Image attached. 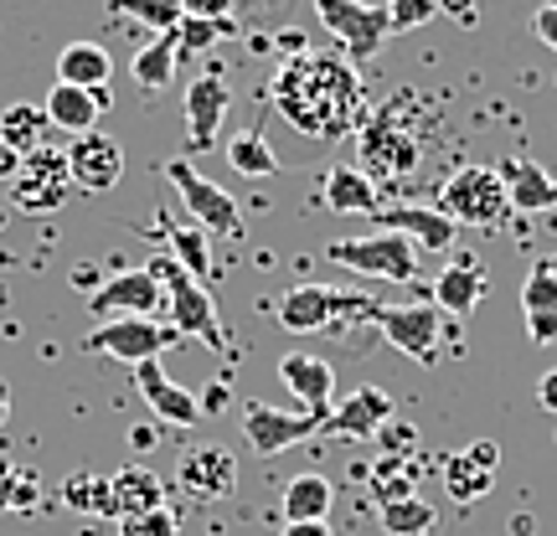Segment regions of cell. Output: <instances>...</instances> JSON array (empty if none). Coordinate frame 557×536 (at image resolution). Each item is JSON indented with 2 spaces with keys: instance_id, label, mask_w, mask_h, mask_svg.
Masks as SVG:
<instances>
[{
  "instance_id": "obj_1",
  "label": "cell",
  "mask_w": 557,
  "mask_h": 536,
  "mask_svg": "<svg viewBox=\"0 0 557 536\" xmlns=\"http://www.w3.org/2000/svg\"><path fill=\"white\" fill-rule=\"evenodd\" d=\"M274 103L278 114L295 124L305 139H341L357 135L367 99H361L357 73L341 58H315V52H295L274 73Z\"/></svg>"
},
{
  "instance_id": "obj_2",
  "label": "cell",
  "mask_w": 557,
  "mask_h": 536,
  "mask_svg": "<svg viewBox=\"0 0 557 536\" xmlns=\"http://www.w3.org/2000/svg\"><path fill=\"white\" fill-rule=\"evenodd\" d=\"M429 99H418V94H408V99H387L372 114V120H361L357 129V150H361V171L372 180H408L423 171V135H429V124H418L413 114L423 109Z\"/></svg>"
},
{
  "instance_id": "obj_3",
  "label": "cell",
  "mask_w": 557,
  "mask_h": 536,
  "mask_svg": "<svg viewBox=\"0 0 557 536\" xmlns=\"http://www.w3.org/2000/svg\"><path fill=\"white\" fill-rule=\"evenodd\" d=\"M150 269H156L160 289H165V315H171V325H176V336L207 346L212 357H233V340L222 336V320H218V304H212V289H207L201 278L186 274L176 259H156Z\"/></svg>"
},
{
  "instance_id": "obj_4",
  "label": "cell",
  "mask_w": 557,
  "mask_h": 536,
  "mask_svg": "<svg viewBox=\"0 0 557 536\" xmlns=\"http://www.w3.org/2000/svg\"><path fill=\"white\" fill-rule=\"evenodd\" d=\"M278 331L289 336H331L346 320L377 315V299L357 295V289H331V284H295L289 295L278 299Z\"/></svg>"
},
{
  "instance_id": "obj_5",
  "label": "cell",
  "mask_w": 557,
  "mask_h": 536,
  "mask_svg": "<svg viewBox=\"0 0 557 536\" xmlns=\"http://www.w3.org/2000/svg\"><path fill=\"white\" fill-rule=\"evenodd\" d=\"M438 212L455 227H480V233L506 227L511 222V197H506L500 171L496 165H459L438 191Z\"/></svg>"
},
{
  "instance_id": "obj_6",
  "label": "cell",
  "mask_w": 557,
  "mask_h": 536,
  "mask_svg": "<svg viewBox=\"0 0 557 536\" xmlns=\"http://www.w3.org/2000/svg\"><path fill=\"white\" fill-rule=\"evenodd\" d=\"M165 180L176 186V197L181 207L191 212V222H197L201 233H218V238H243V212H238V201L222 191L218 180H207L191 165V160H165Z\"/></svg>"
},
{
  "instance_id": "obj_7",
  "label": "cell",
  "mask_w": 557,
  "mask_h": 536,
  "mask_svg": "<svg viewBox=\"0 0 557 536\" xmlns=\"http://www.w3.org/2000/svg\"><path fill=\"white\" fill-rule=\"evenodd\" d=\"M73 197V171H67V155L62 150H32L21 155V171L11 180V207L26 212V217H52L62 212Z\"/></svg>"
},
{
  "instance_id": "obj_8",
  "label": "cell",
  "mask_w": 557,
  "mask_h": 536,
  "mask_svg": "<svg viewBox=\"0 0 557 536\" xmlns=\"http://www.w3.org/2000/svg\"><path fill=\"white\" fill-rule=\"evenodd\" d=\"M325 259L351 269L361 278H393V284H408L418 278V248L403 233H372V238H341L325 248Z\"/></svg>"
},
{
  "instance_id": "obj_9",
  "label": "cell",
  "mask_w": 557,
  "mask_h": 536,
  "mask_svg": "<svg viewBox=\"0 0 557 536\" xmlns=\"http://www.w3.org/2000/svg\"><path fill=\"white\" fill-rule=\"evenodd\" d=\"M176 325L171 320H103L83 336V351L88 357H114V361H160L171 346H176Z\"/></svg>"
},
{
  "instance_id": "obj_10",
  "label": "cell",
  "mask_w": 557,
  "mask_h": 536,
  "mask_svg": "<svg viewBox=\"0 0 557 536\" xmlns=\"http://www.w3.org/2000/svg\"><path fill=\"white\" fill-rule=\"evenodd\" d=\"M160 304H165V289H160L156 269H124V274L88 289L94 325H103V320H160Z\"/></svg>"
},
{
  "instance_id": "obj_11",
  "label": "cell",
  "mask_w": 557,
  "mask_h": 536,
  "mask_svg": "<svg viewBox=\"0 0 557 536\" xmlns=\"http://www.w3.org/2000/svg\"><path fill=\"white\" fill-rule=\"evenodd\" d=\"M315 5L320 26L351 52V58H377L393 21H387V5H367V0H310Z\"/></svg>"
},
{
  "instance_id": "obj_12",
  "label": "cell",
  "mask_w": 557,
  "mask_h": 536,
  "mask_svg": "<svg viewBox=\"0 0 557 536\" xmlns=\"http://www.w3.org/2000/svg\"><path fill=\"white\" fill-rule=\"evenodd\" d=\"M377 331L387 346H398L413 361H438V340H444V310L434 299L429 304H377Z\"/></svg>"
},
{
  "instance_id": "obj_13",
  "label": "cell",
  "mask_w": 557,
  "mask_h": 536,
  "mask_svg": "<svg viewBox=\"0 0 557 536\" xmlns=\"http://www.w3.org/2000/svg\"><path fill=\"white\" fill-rule=\"evenodd\" d=\"M238 423H243V438H248V449L263 459L284 454V449H295V444H305L310 434H320V417L310 413H284V408H269V402L248 398L238 408Z\"/></svg>"
},
{
  "instance_id": "obj_14",
  "label": "cell",
  "mask_w": 557,
  "mask_h": 536,
  "mask_svg": "<svg viewBox=\"0 0 557 536\" xmlns=\"http://www.w3.org/2000/svg\"><path fill=\"white\" fill-rule=\"evenodd\" d=\"M176 485H181V496H191L197 506H218L238 485V459H233V449H222V444H197V449L181 454Z\"/></svg>"
},
{
  "instance_id": "obj_15",
  "label": "cell",
  "mask_w": 557,
  "mask_h": 536,
  "mask_svg": "<svg viewBox=\"0 0 557 536\" xmlns=\"http://www.w3.org/2000/svg\"><path fill=\"white\" fill-rule=\"evenodd\" d=\"M496 475H500V449L491 438H475V444H465L455 454H444V464H438L444 496L455 506H475L480 496H491Z\"/></svg>"
},
{
  "instance_id": "obj_16",
  "label": "cell",
  "mask_w": 557,
  "mask_h": 536,
  "mask_svg": "<svg viewBox=\"0 0 557 536\" xmlns=\"http://www.w3.org/2000/svg\"><path fill=\"white\" fill-rule=\"evenodd\" d=\"M62 155H67V171H73V186H78V191H114L124 176V145L99 135V129L73 135Z\"/></svg>"
},
{
  "instance_id": "obj_17",
  "label": "cell",
  "mask_w": 557,
  "mask_h": 536,
  "mask_svg": "<svg viewBox=\"0 0 557 536\" xmlns=\"http://www.w3.org/2000/svg\"><path fill=\"white\" fill-rule=\"evenodd\" d=\"M227 103H233V94H227V78H222V73H201V78L186 83V103H181V109H186V139H191L197 155H207V150L218 145Z\"/></svg>"
},
{
  "instance_id": "obj_18",
  "label": "cell",
  "mask_w": 557,
  "mask_h": 536,
  "mask_svg": "<svg viewBox=\"0 0 557 536\" xmlns=\"http://www.w3.org/2000/svg\"><path fill=\"white\" fill-rule=\"evenodd\" d=\"M393 398L382 392V387H357V392H346V398L331 408V417L320 423V434L331 438H377L387 423H393Z\"/></svg>"
},
{
  "instance_id": "obj_19",
  "label": "cell",
  "mask_w": 557,
  "mask_h": 536,
  "mask_svg": "<svg viewBox=\"0 0 557 536\" xmlns=\"http://www.w3.org/2000/svg\"><path fill=\"white\" fill-rule=\"evenodd\" d=\"M372 217H377L382 233H403L418 253H449V248H455V233H459L438 207H377Z\"/></svg>"
},
{
  "instance_id": "obj_20",
  "label": "cell",
  "mask_w": 557,
  "mask_h": 536,
  "mask_svg": "<svg viewBox=\"0 0 557 536\" xmlns=\"http://www.w3.org/2000/svg\"><path fill=\"white\" fill-rule=\"evenodd\" d=\"M135 387H139V398H145V408H150L160 423H171V428H191V423L201 417V398L197 392H186V387H176V382L165 377L160 361H139Z\"/></svg>"
},
{
  "instance_id": "obj_21",
  "label": "cell",
  "mask_w": 557,
  "mask_h": 536,
  "mask_svg": "<svg viewBox=\"0 0 557 536\" xmlns=\"http://www.w3.org/2000/svg\"><path fill=\"white\" fill-rule=\"evenodd\" d=\"M278 377H284V387L299 398V408L310 417H331V408H336V372L325 366L320 357H305V351H289V357L278 361Z\"/></svg>"
},
{
  "instance_id": "obj_22",
  "label": "cell",
  "mask_w": 557,
  "mask_h": 536,
  "mask_svg": "<svg viewBox=\"0 0 557 536\" xmlns=\"http://www.w3.org/2000/svg\"><path fill=\"white\" fill-rule=\"evenodd\" d=\"M521 315H527V336L532 346H553L557 340V269L537 263L527 284H521Z\"/></svg>"
},
{
  "instance_id": "obj_23",
  "label": "cell",
  "mask_w": 557,
  "mask_h": 536,
  "mask_svg": "<svg viewBox=\"0 0 557 536\" xmlns=\"http://www.w3.org/2000/svg\"><path fill=\"white\" fill-rule=\"evenodd\" d=\"M320 197L325 207L336 212V217H372L382 201H377V180L367 176L361 165H331L325 171V186H320Z\"/></svg>"
},
{
  "instance_id": "obj_24",
  "label": "cell",
  "mask_w": 557,
  "mask_h": 536,
  "mask_svg": "<svg viewBox=\"0 0 557 536\" xmlns=\"http://www.w3.org/2000/svg\"><path fill=\"white\" fill-rule=\"evenodd\" d=\"M109 496H114V516H145V511H160L165 506V479L145 464H124L109 475Z\"/></svg>"
},
{
  "instance_id": "obj_25",
  "label": "cell",
  "mask_w": 557,
  "mask_h": 536,
  "mask_svg": "<svg viewBox=\"0 0 557 536\" xmlns=\"http://www.w3.org/2000/svg\"><path fill=\"white\" fill-rule=\"evenodd\" d=\"M103 94H94V88H73V83H52V94H47V103H41V114H47V124H58V129H67V135H88L94 124H99L103 114Z\"/></svg>"
},
{
  "instance_id": "obj_26",
  "label": "cell",
  "mask_w": 557,
  "mask_h": 536,
  "mask_svg": "<svg viewBox=\"0 0 557 536\" xmlns=\"http://www.w3.org/2000/svg\"><path fill=\"white\" fill-rule=\"evenodd\" d=\"M496 171L506 180L511 212H547V207H557V180L542 171L537 160H500Z\"/></svg>"
},
{
  "instance_id": "obj_27",
  "label": "cell",
  "mask_w": 557,
  "mask_h": 536,
  "mask_svg": "<svg viewBox=\"0 0 557 536\" xmlns=\"http://www.w3.org/2000/svg\"><path fill=\"white\" fill-rule=\"evenodd\" d=\"M109 73H114V58L103 52L99 41H73V47H62L58 83H73V88H94V94H103Z\"/></svg>"
},
{
  "instance_id": "obj_28",
  "label": "cell",
  "mask_w": 557,
  "mask_h": 536,
  "mask_svg": "<svg viewBox=\"0 0 557 536\" xmlns=\"http://www.w3.org/2000/svg\"><path fill=\"white\" fill-rule=\"evenodd\" d=\"M336 506V485L325 475H295L284 485V521H325Z\"/></svg>"
},
{
  "instance_id": "obj_29",
  "label": "cell",
  "mask_w": 557,
  "mask_h": 536,
  "mask_svg": "<svg viewBox=\"0 0 557 536\" xmlns=\"http://www.w3.org/2000/svg\"><path fill=\"white\" fill-rule=\"evenodd\" d=\"M480 299H485V274H480L475 263H455V269H444L434 284V304L444 315H470Z\"/></svg>"
},
{
  "instance_id": "obj_30",
  "label": "cell",
  "mask_w": 557,
  "mask_h": 536,
  "mask_svg": "<svg viewBox=\"0 0 557 536\" xmlns=\"http://www.w3.org/2000/svg\"><path fill=\"white\" fill-rule=\"evenodd\" d=\"M227 165H233L238 176H248V180H263V176H274L278 171V155H274V145H269L259 129H243V135L227 139Z\"/></svg>"
},
{
  "instance_id": "obj_31",
  "label": "cell",
  "mask_w": 557,
  "mask_h": 536,
  "mask_svg": "<svg viewBox=\"0 0 557 536\" xmlns=\"http://www.w3.org/2000/svg\"><path fill=\"white\" fill-rule=\"evenodd\" d=\"M41 129H47L41 103H11V109L0 114V145H11L16 155H32V150H41Z\"/></svg>"
},
{
  "instance_id": "obj_32",
  "label": "cell",
  "mask_w": 557,
  "mask_h": 536,
  "mask_svg": "<svg viewBox=\"0 0 557 536\" xmlns=\"http://www.w3.org/2000/svg\"><path fill=\"white\" fill-rule=\"evenodd\" d=\"M377 521H382V532L387 536H429L434 532V521H438V511L429 506V500L408 496V500H387V506H377Z\"/></svg>"
},
{
  "instance_id": "obj_33",
  "label": "cell",
  "mask_w": 557,
  "mask_h": 536,
  "mask_svg": "<svg viewBox=\"0 0 557 536\" xmlns=\"http://www.w3.org/2000/svg\"><path fill=\"white\" fill-rule=\"evenodd\" d=\"M176 52H181L176 37L145 41V47L135 52V62H129V73H135L139 88H165V83H171V73H176Z\"/></svg>"
},
{
  "instance_id": "obj_34",
  "label": "cell",
  "mask_w": 557,
  "mask_h": 536,
  "mask_svg": "<svg viewBox=\"0 0 557 536\" xmlns=\"http://www.w3.org/2000/svg\"><path fill=\"white\" fill-rule=\"evenodd\" d=\"M165 242H171V259L186 269L191 278H212V248L201 238V227H176V222H165Z\"/></svg>"
},
{
  "instance_id": "obj_35",
  "label": "cell",
  "mask_w": 557,
  "mask_h": 536,
  "mask_svg": "<svg viewBox=\"0 0 557 536\" xmlns=\"http://www.w3.org/2000/svg\"><path fill=\"white\" fill-rule=\"evenodd\" d=\"M62 500L83 511V516H114V496H109V475H67L62 479Z\"/></svg>"
},
{
  "instance_id": "obj_36",
  "label": "cell",
  "mask_w": 557,
  "mask_h": 536,
  "mask_svg": "<svg viewBox=\"0 0 557 536\" xmlns=\"http://www.w3.org/2000/svg\"><path fill=\"white\" fill-rule=\"evenodd\" d=\"M37 496H41V479L32 475V470L0 459V511H5V516H21V511L37 506Z\"/></svg>"
},
{
  "instance_id": "obj_37",
  "label": "cell",
  "mask_w": 557,
  "mask_h": 536,
  "mask_svg": "<svg viewBox=\"0 0 557 536\" xmlns=\"http://www.w3.org/2000/svg\"><path fill=\"white\" fill-rule=\"evenodd\" d=\"M109 11H120V16H129V21H145V26H160V37H171L181 26L176 0H109Z\"/></svg>"
},
{
  "instance_id": "obj_38",
  "label": "cell",
  "mask_w": 557,
  "mask_h": 536,
  "mask_svg": "<svg viewBox=\"0 0 557 536\" xmlns=\"http://www.w3.org/2000/svg\"><path fill=\"white\" fill-rule=\"evenodd\" d=\"M372 485H377V506L408 500L413 496V464H403V454H387L377 470H372Z\"/></svg>"
},
{
  "instance_id": "obj_39",
  "label": "cell",
  "mask_w": 557,
  "mask_h": 536,
  "mask_svg": "<svg viewBox=\"0 0 557 536\" xmlns=\"http://www.w3.org/2000/svg\"><path fill=\"white\" fill-rule=\"evenodd\" d=\"M438 11H444V0H387L393 32H418V26H429Z\"/></svg>"
},
{
  "instance_id": "obj_40",
  "label": "cell",
  "mask_w": 557,
  "mask_h": 536,
  "mask_svg": "<svg viewBox=\"0 0 557 536\" xmlns=\"http://www.w3.org/2000/svg\"><path fill=\"white\" fill-rule=\"evenodd\" d=\"M120 536H181V521L171 506H160V511H145V516H124Z\"/></svg>"
},
{
  "instance_id": "obj_41",
  "label": "cell",
  "mask_w": 557,
  "mask_h": 536,
  "mask_svg": "<svg viewBox=\"0 0 557 536\" xmlns=\"http://www.w3.org/2000/svg\"><path fill=\"white\" fill-rule=\"evenodd\" d=\"M186 21H227L238 0H176Z\"/></svg>"
},
{
  "instance_id": "obj_42",
  "label": "cell",
  "mask_w": 557,
  "mask_h": 536,
  "mask_svg": "<svg viewBox=\"0 0 557 536\" xmlns=\"http://www.w3.org/2000/svg\"><path fill=\"white\" fill-rule=\"evenodd\" d=\"M222 32V21H186L181 16V26L171 32L176 41H191V47H212V37Z\"/></svg>"
},
{
  "instance_id": "obj_43",
  "label": "cell",
  "mask_w": 557,
  "mask_h": 536,
  "mask_svg": "<svg viewBox=\"0 0 557 536\" xmlns=\"http://www.w3.org/2000/svg\"><path fill=\"white\" fill-rule=\"evenodd\" d=\"M532 32H537V41L547 47V52H557V0L537 5V16H532Z\"/></svg>"
},
{
  "instance_id": "obj_44",
  "label": "cell",
  "mask_w": 557,
  "mask_h": 536,
  "mask_svg": "<svg viewBox=\"0 0 557 536\" xmlns=\"http://www.w3.org/2000/svg\"><path fill=\"white\" fill-rule=\"evenodd\" d=\"M537 402H542V413H557V366H547L537 377Z\"/></svg>"
},
{
  "instance_id": "obj_45",
  "label": "cell",
  "mask_w": 557,
  "mask_h": 536,
  "mask_svg": "<svg viewBox=\"0 0 557 536\" xmlns=\"http://www.w3.org/2000/svg\"><path fill=\"white\" fill-rule=\"evenodd\" d=\"M201 398V417H212V413H222V408H227V387H222V382H212V387H207V392H197Z\"/></svg>"
},
{
  "instance_id": "obj_46",
  "label": "cell",
  "mask_w": 557,
  "mask_h": 536,
  "mask_svg": "<svg viewBox=\"0 0 557 536\" xmlns=\"http://www.w3.org/2000/svg\"><path fill=\"white\" fill-rule=\"evenodd\" d=\"M278 536H336V532H331V521H284Z\"/></svg>"
},
{
  "instance_id": "obj_47",
  "label": "cell",
  "mask_w": 557,
  "mask_h": 536,
  "mask_svg": "<svg viewBox=\"0 0 557 536\" xmlns=\"http://www.w3.org/2000/svg\"><path fill=\"white\" fill-rule=\"evenodd\" d=\"M16 171H21V155L11 150V145H0V186H11V180H16Z\"/></svg>"
},
{
  "instance_id": "obj_48",
  "label": "cell",
  "mask_w": 557,
  "mask_h": 536,
  "mask_svg": "<svg viewBox=\"0 0 557 536\" xmlns=\"http://www.w3.org/2000/svg\"><path fill=\"white\" fill-rule=\"evenodd\" d=\"M150 444H156V428H135L129 434V449H150Z\"/></svg>"
},
{
  "instance_id": "obj_49",
  "label": "cell",
  "mask_w": 557,
  "mask_h": 536,
  "mask_svg": "<svg viewBox=\"0 0 557 536\" xmlns=\"http://www.w3.org/2000/svg\"><path fill=\"white\" fill-rule=\"evenodd\" d=\"M5 417H11V382H0V428H5Z\"/></svg>"
},
{
  "instance_id": "obj_50",
  "label": "cell",
  "mask_w": 557,
  "mask_h": 536,
  "mask_svg": "<svg viewBox=\"0 0 557 536\" xmlns=\"http://www.w3.org/2000/svg\"><path fill=\"white\" fill-rule=\"evenodd\" d=\"M547 263H553V269H557V253H553V259H547Z\"/></svg>"
},
{
  "instance_id": "obj_51",
  "label": "cell",
  "mask_w": 557,
  "mask_h": 536,
  "mask_svg": "<svg viewBox=\"0 0 557 536\" xmlns=\"http://www.w3.org/2000/svg\"><path fill=\"white\" fill-rule=\"evenodd\" d=\"M0 304H5V289H0Z\"/></svg>"
}]
</instances>
